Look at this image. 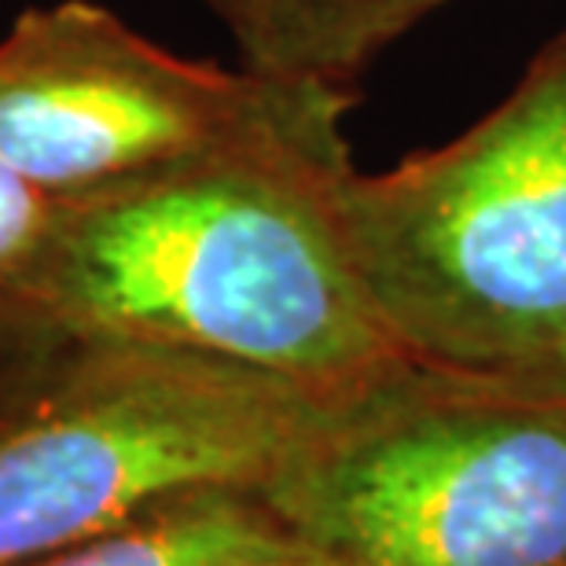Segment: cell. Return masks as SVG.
Listing matches in <instances>:
<instances>
[{
  "label": "cell",
  "mask_w": 566,
  "mask_h": 566,
  "mask_svg": "<svg viewBox=\"0 0 566 566\" xmlns=\"http://www.w3.org/2000/svg\"><path fill=\"white\" fill-rule=\"evenodd\" d=\"M202 4H207L210 11H218V8H221V0H202Z\"/></svg>",
  "instance_id": "cell-9"
},
{
  "label": "cell",
  "mask_w": 566,
  "mask_h": 566,
  "mask_svg": "<svg viewBox=\"0 0 566 566\" xmlns=\"http://www.w3.org/2000/svg\"><path fill=\"white\" fill-rule=\"evenodd\" d=\"M55 199L19 174L0 151V283L19 276L49 232Z\"/></svg>",
  "instance_id": "cell-8"
},
{
  "label": "cell",
  "mask_w": 566,
  "mask_h": 566,
  "mask_svg": "<svg viewBox=\"0 0 566 566\" xmlns=\"http://www.w3.org/2000/svg\"><path fill=\"white\" fill-rule=\"evenodd\" d=\"M349 88L221 71L88 0L30 8L0 38V151L66 199L262 147H349Z\"/></svg>",
  "instance_id": "cell-5"
},
{
  "label": "cell",
  "mask_w": 566,
  "mask_h": 566,
  "mask_svg": "<svg viewBox=\"0 0 566 566\" xmlns=\"http://www.w3.org/2000/svg\"><path fill=\"white\" fill-rule=\"evenodd\" d=\"M338 224L401 354L566 379V27L460 137L349 169Z\"/></svg>",
  "instance_id": "cell-3"
},
{
  "label": "cell",
  "mask_w": 566,
  "mask_h": 566,
  "mask_svg": "<svg viewBox=\"0 0 566 566\" xmlns=\"http://www.w3.org/2000/svg\"><path fill=\"white\" fill-rule=\"evenodd\" d=\"M27 566H324L262 490L177 493Z\"/></svg>",
  "instance_id": "cell-6"
},
{
  "label": "cell",
  "mask_w": 566,
  "mask_h": 566,
  "mask_svg": "<svg viewBox=\"0 0 566 566\" xmlns=\"http://www.w3.org/2000/svg\"><path fill=\"white\" fill-rule=\"evenodd\" d=\"M449 0H221L213 11L258 74L346 88Z\"/></svg>",
  "instance_id": "cell-7"
},
{
  "label": "cell",
  "mask_w": 566,
  "mask_h": 566,
  "mask_svg": "<svg viewBox=\"0 0 566 566\" xmlns=\"http://www.w3.org/2000/svg\"><path fill=\"white\" fill-rule=\"evenodd\" d=\"M262 493L324 566H566V379L401 354Z\"/></svg>",
  "instance_id": "cell-2"
},
{
  "label": "cell",
  "mask_w": 566,
  "mask_h": 566,
  "mask_svg": "<svg viewBox=\"0 0 566 566\" xmlns=\"http://www.w3.org/2000/svg\"><path fill=\"white\" fill-rule=\"evenodd\" d=\"M335 394L137 343H66L0 368V566L82 545L177 493L265 490Z\"/></svg>",
  "instance_id": "cell-4"
},
{
  "label": "cell",
  "mask_w": 566,
  "mask_h": 566,
  "mask_svg": "<svg viewBox=\"0 0 566 566\" xmlns=\"http://www.w3.org/2000/svg\"><path fill=\"white\" fill-rule=\"evenodd\" d=\"M349 147L210 155L55 199L0 283V368L66 343H137L343 390L401 357L338 224Z\"/></svg>",
  "instance_id": "cell-1"
}]
</instances>
